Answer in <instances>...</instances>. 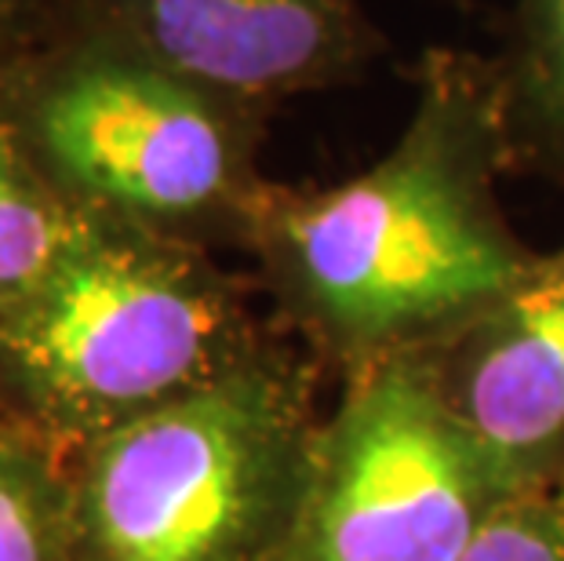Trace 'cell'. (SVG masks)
I'll use <instances>...</instances> for the list:
<instances>
[{"label": "cell", "mask_w": 564, "mask_h": 561, "mask_svg": "<svg viewBox=\"0 0 564 561\" xmlns=\"http://www.w3.org/2000/svg\"><path fill=\"white\" fill-rule=\"evenodd\" d=\"M234 106L128 47L55 77L37 106V142L84 208L178 237L215 216L245 230L267 186L251 179Z\"/></svg>", "instance_id": "5b68a950"}, {"label": "cell", "mask_w": 564, "mask_h": 561, "mask_svg": "<svg viewBox=\"0 0 564 561\" xmlns=\"http://www.w3.org/2000/svg\"><path fill=\"white\" fill-rule=\"evenodd\" d=\"M69 456L22 420H0V561H66Z\"/></svg>", "instance_id": "30bf717a"}, {"label": "cell", "mask_w": 564, "mask_h": 561, "mask_svg": "<svg viewBox=\"0 0 564 561\" xmlns=\"http://www.w3.org/2000/svg\"><path fill=\"white\" fill-rule=\"evenodd\" d=\"M80 223L84 205L47 183L15 131L0 125V325L52 278Z\"/></svg>", "instance_id": "ba28073f"}, {"label": "cell", "mask_w": 564, "mask_h": 561, "mask_svg": "<svg viewBox=\"0 0 564 561\" xmlns=\"http://www.w3.org/2000/svg\"><path fill=\"white\" fill-rule=\"evenodd\" d=\"M267 343L189 237L84 208L52 278L0 325V390L15 420L74 456Z\"/></svg>", "instance_id": "7a4b0ae2"}, {"label": "cell", "mask_w": 564, "mask_h": 561, "mask_svg": "<svg viewBox=\"0 0 564 561\" xmlns=\"http://www.w3.org/2000/svg\"><path fill=\"white\" fill-rule=\"evenodd\" d=\"M510 493L426 354H387L346 368L278 561H459Z\"/></svg>", "instance_id": "277c9868"}, {"label": "cell", "mask_w": 564, "mask_h": 561, "mask_svg": "<svg viewBox=\"0 0 564 561\" xmlns=\"http://www.w3.org/2000/svg\"><path fill=\"white\" fill-rule=\"evenodd\" d=\"M314 365L267 343L69 456L66 561H278L303 488Z\"/></svg>", "instance_id": "3957f363"}, {"label": "cell", "mask_w": 564, "mask_h": 561, "mask_svg": "<svg viewBox=\"0 0 564 561\" xmlns=\"http://www.w3.org/2000/svg\"><path fill=\"white\" fill-rule=\"evenodd\" d=\"M510 158L496 66L437 52L376 164L324 190L267 186L245 237L295 325L343 373L426 350L535 259L496 197Z\"/></svg>", "instance_id": "6da1fadb"}, {"label": "cell", "mask_w": 564, "mask_h": 561, "mask_svg": "<svg viewBox=\"0 0 564 561\" xmlns=\"http://www.w3.org/2000/svg\"><path fill=\"white\" fill-rule=\"evenodd\" d=\"M459 561H564V474L510 493Z\"/></svg>", "instance_id": "8fae6325"}, {"label": "cell", "mask_w": 564, "mask_h": 561, "mask_svg": "<svg viewBox=\"0 0 564 561\" xmlns=\"http://www.w3.org/2000/svg\"><path fill=\"white\" fill-rule=\"evenodd\" d=\"M444 398L510 485L564 474V245L426 346Z\"/></svg>", "instance_id": "8992f818"}, {"label": "cell", "mask_w": 564, "mask_h": 561, "mask_svg": "<svg viewBox=\"0 0 564 561\" xmlns=\"http://www.w3.org/2000/svg\"><path fill=\"white\" fill-rule=\"evenodd\" d=\"M496 74L513 153L564 175V0H518Z\"/></svg>", "instance_id": "9c48e42d"}, {"label": "cell", "mask_w": 564, "mask_h": 561, "mask_svg": "<svg viewBox=\"0 0 564 561\" xmlns=\"http://www.w3.org/2000/svg\"><path fill=\"white\" fill-rule=\"evenodd\" d=\"M139 55L226 103H273L350 77L368 55L361 0H117Z\"/></svg>", "instance_id": "52a82bcc"}]
</instances>
